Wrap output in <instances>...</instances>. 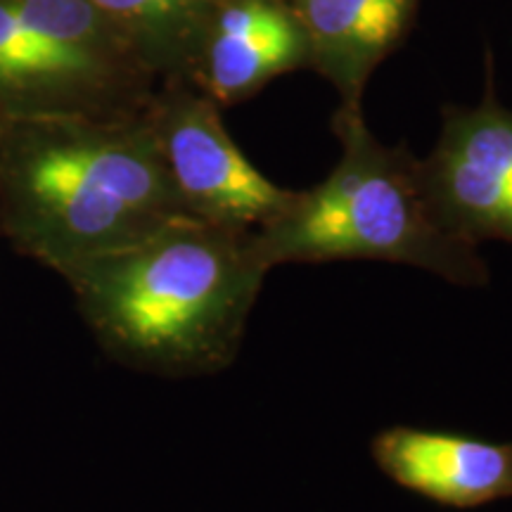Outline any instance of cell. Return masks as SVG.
<instances>
[{"label":"cell","instance_id":"1","mask_svg":"<svg viewBox=\"0 0 512 512\" xmlns=\"http://www.w3.org/2000/svg\"><path fill=\"white\" fill-rule=\"evenodd\" d=\"M268 273L254 233L181 216L64 280L114 361L197 377L235 361Z\"/></svg>","mask_w":512,"mask_h":512},{"label":"cell","instance_id":"2","mask_svg":"<svg viewBox=\"0 0 512 512\" xmlns=\"http://www.w3.org/2000/svg\"><path fill=\"white\" fill-rule=\"evenodd\" d=\"M181 216L150 121L31 114L0 126V228L62 278Z\"/></svg>","mask_w":512,"mask_h":512},{"label":"cell","instance_id":"3","mask_svg":"<svg viewBox=\"0 0 512 512\" xmlns=\"http://www.w3.org/2000/svg\"><path fill=\"white\" fill-rule=\"evenodd\" d=\"M344 152L316 188L297 192L278 219L256 230L266 266L323 261H392L430 271L460 287H484L489 266L479 247L441 226L422 171L370 136L358 110L339 117Z\"/></svg>","mask_w":512,"mask_h":512},{"label":"cell","instance_id":"4","mask_svg":"<svg viewBox=\"0 0 512 512\" xmlns=\"http://www.w3.org/2000/svg\"><path fill=\"white\" fill-rule=\"evenodd\" d=\"M166 174L185 214L256 233L290 207L297 192L280 188L228 136L209 98L169 100L150 121Z\"/></svg>","mask_w":512,"mask_h":512},{"label":"cell","instance_id":"5","mask_svg":"<svg viewBox=\"0 0 512 512\" xmlns=\"http://www.w3.org/2000/svg\"><path fill=\"white\" fill-rule=\"evenodd\" d=\"M420 171L448 233L475 247L512 242V110L494 95L448 114L437 150Z\"/></svg>","mask_w":512,"mask_h":512},{"label":"cell","instance_id":"6","mask_svg":"<svg viewBox=\"0 0 512 512\" xmlns=\"http://www.w3.org/2000/svg\"><path fill=\"white\" fill-rule=\"evenodd\" d=\"M370 451L392 482L434 503L477 508L512 498V441L399 425L377 434Z\"/></svg>","mask_w":512,"mask_h":512},{"label":"cell","instance_id":"7","mask_svg":"<svg viewBox=\"0 0 512 512\" xmlns=\"http://www.w3.org/2000/svg\"><path fill=\"white\" fill-rule=\"evenodd\" d=\"M306 34L297 19L268 0H240L216 19L207 46L209 100L238 102L302 60Z\"/></svg>","mask_w":512,"mask_h":512},{"label":"cell","instance_id":"8","mask_svg":"<svg viewBox=\"0 0 512 512\" xmlns=\"http://www.w3.org/2000/svg\"><path fill=\"white\" fill-rule=\"evenodd\" d=\"M415 0H302V29L325 74L358 110V95L377 62L406 27Z\"/></svg>","mask_w":512,"mask_h":512},{"label":"cell","instance_id":"9","mask_svg":"<svg viewBox=\"0 0 512 512\" xmlns=\"http://www.w3.org/2000/svg\"><path fill=\"white\" fill-rule=\"evenodd\" d=\"M50 48L67 57L95 86L110 81L102 12L91 0H10Z\"/></svg>","mask_w":512,"mask_h":512},{"label":"cell","instance_id":"10","mask_svg":"<svg viewBox=\"0 0 512 512\" xmlns=\"http://www.w3.org/2000/svg\"><path fill=\"white\" fill-rule=\"evenodd\" d=\"M102 15L117 19L133 34L155 41L152 46H169L190 27L200 0H91Z\"/></svg>","mask_w":512,"mask_h":512}]
</instances>
